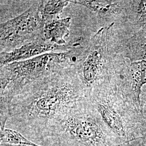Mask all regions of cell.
I'll use <instances>...</instances> for the list:
<instances>
[{
    "label": "cell",
    "mask_w": 146,
    "mask_h": 146,
    "mask_svg": "<svg viewBox=\"0 0 146 146\" xmlns=\"http://www.w3.org/2000/svg\"><path fill=\"white\" fill-rule=\"evenodd\" d=\"M89 91L75 66L39 79L28 84L12 101L5 128L37 144L52 122L86 99Z\"/></svg>",
    "instance_id": "6da1fadb"
},
{
    "label": "cell",
    "mask_w": 146,
    "mask_h": 146,
    "mask_svg": "<svg viewBox=\"0 0 146 146\" xmlns=\"http://www.w3.org/2000/svg\"><path fill=\"white\" fill-rule=\"evenodd\" d=\"M84 44L68 51L47 52L0 67V121L8 120L12 101L28 84L75 66Z\"/></svg>",
    "instance_id": "7a4b0ae2"
},
{
    "label": "cell",
    "mask_w": 146,
    "mask_h": 146,
    "mask_svg": "<svg viewBox=\"0 0 146 146\" xmlns=\"http://www.w3.org/2000/svg\"><path fill=\"white\" fill-rule=\"evenodd\" d=\"M37 144L41 146H113L110 134L89 104L87 98L52 122Z\"/></svg>",
    "instance_id": "3957f363"
},
{
    "label": "cell",
    "mask_w": 146,
    "mask_h": 146,
    "mask_svg": "<svg viewBox=\"0 0 146 146\" xmlns=\"http://www.w3.org/2000/svg\"><path fill=\"white\" fill-rule=\"evenodd\" d=\"M75 67L79 78L89 90L113 76L109 26L101 28L89 41H84Z\"/></svg>",
    "instance_id": "277c9868"
},
{
    "label": "cell",
    "mask_w": 146,
    "mask_h": 146,
    "mask_svg": "<svg viewBox=\"0 0 146 146\" xmlns=\"http://www.w3.org/2000/svg\"><path fill=\"white\" fill-rule=\"evenodd\" d=\"M40 1L20 15L1 23V52H9L43 37L44 22L39 11Z\"/></svg>",
    "instance_id": "5b68a950"
},
{
    "label": "cell",
    "mask_w": 146,
    "mask_h": 146,
    "mask_svg": "<svg viewBox=\"0 0 146 146\" xmlns=\"http://www.w3.org/2000/svg\"><path fill=\"white\" fill-rule=\"evenodd\" d=\"M84 42L82 38H78L64 45H58L47 41L42 37L9 52H0V67L11 63L35 58L47 52L68 51L81 46Z\"/></svg>",
    "instance_id": "8992f818"
},
{
    "label": "cell",
    "mask_w": 146,
    "mask_h": 146,
    "mask_svg": "<svg viewBox=\"0 0 146 146\" xmlns=\"http://www.w3.org/2000/svg\"><path fill=\"white\" fill-rule=\"evenodd\" d=\"M69 2L85 7L102 19L110 20L120 18L124 14L125 7V2L120 1L73 0Z\"/></svg>",
    "instance_id": "52a82bcc"
},
{
    "label": "cell",
    "mask_w": 146,
    "mask_h": 146,
    "mask_svg": "<svg viewBox=\"0 0 146 146\" xmlns=\"http://www.w3.org/2000/svg\"><path fill=\"white\" fill-rule=\"evenodd\" d=\"M71 18L60 17L44 23L43 37L48 42L58 44L64 45L67 43L66 38L69 34V27Z\"/></svg>",
    "instance_id": "ba28073f"
},
{
    "label": "cell",
    "mask_w": 146,
    "mask_h": 146,
    "mask_svg": "<svg viewBox=\"0 0 146 146\" xmlns=\"http://www.w3.org/2000/svg\"><path fill=\"white\" fill-rule=\"evenodd\" d=\"M129 69L133 99L136 104H139L142 88L146 84V60L131 63Z\"/></svg>",
    "instance_id": "9c48e42d"
},
{
    "label": "cell",
    "mask_w": 146,
    "mask_h": 146,
    "mask_svg": "<svg viewBox=\"0 0 146 146\" xmlns=\"http://www.w3.org/2000/svg\"><path fill=\"white\" fill-rule=\"evenodd\" d=\"M69 3V1L62 0L40 1V14L44 23L59 17Z\"/></svg>",
    "instance_id": "30bf717a"
},
{
    "label": "cell",
    "mask_w": 146,
    "mask_h": 146,
    "mask_svg": "<svg viewBox=\"0 0 146 146\" xmlns=\"http://www.w3.org/2000/svg\"><path fill=\"white\" fill-rule=\"evenodd\" d=\"M0 143L12 146H41L29 140L20 132L7 128L1 131Z\"/></svg>",
    "instance_id": "8fae6325"
},
{
    "label": "cell",
    "mask_w": 146,
    "mask_h": 146,
    "mask_svg": "<svg viewBox=\"0 0 146 146\" xmlns=\"http://www.w3.org/2000/svg\"><path fill=\"white\" fill-rule=\"evenodd\" d=\"M136 2L137 15L140 18L145 17L146 16V1H137Z\"/></svg>",
    "instance_id": "7c38bea8"
},
{
    "label": "cell",
    "mask_w": 146,
    "mask_h": 146,
    "mask_svg": "<svg viewBox=\"0 0 146 146\" xmlns=\"http://www.w3.org/2000/svg\"><path fill=\"white\" fill-rule=\"evenodd\" d=\"M142 58H143L142 60H146V43L144 44L143 46L142 47Z\"/></svg>",
    "instance_id": "4fadbf2b"
},
{
    "label": "cell",
    "mask_w": 146,
    "mask_h": 146,
    "mask_svg": "<svg viewBox=\"0 0 146 146\" xmlns=\"http://www.w3.org/2000/svg\"><path fill=\"white\" fill-rule=\"evenodd\" d=\"M0 146H12L7 144H3V143H0Z\"/></svg>",
    "instance_id": "5bb4252c"
}]
</instances>
